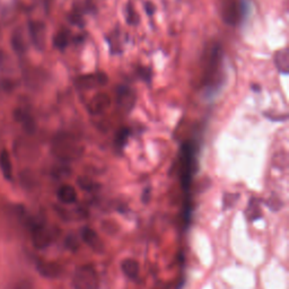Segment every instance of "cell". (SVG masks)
I'll list each match as a JSON object with an SVG mask.
<instances>
[{"label": "cell", "mask_w": 289, "mask_h": 289, "mask_svg": "<svg viewBox=\"0 0 289 289\" xmlns=\"http://www.w3.org/2000/svg\"><path fill=\"white\" fill-rule=\"evenodd\" d=\"M53 151L57 157L66 162L78 159L84 153V147L81 146L79 140L69 134H62L59 138L54 140Z\"/></svg>", "instance_id": "cell-1"}, {"label": "cell", "mask_w": 289, "mask_h": 289, "mask_svg": "<svg viewBox=\"0 0 289 289\" xmlns=\"http://www.w3.org/2000/svg\"><path fill=\"white\" fill-rule=\"evenodd\" d=\"M220 13L226 24L236 26L244 20L246 5L244 0H222Z\"/></svg>", "instance_id": "cell-2"}, {"label": "cell", "mask_w": 289, "mask_h": 289, "mask_svg": "<svg viewBox=\"0 0 289 289\" xmlns=\"http://www.w3.org/2000/svg\"><path fill=\"white\" fill-rule=\"evenodd\" d=\"M72 286L75 289H100L99 274L93 265L78 267L72 276Z\"/></svg>", "instance_id": "cell-3"}, {"label": "cell", "mask_w": 289, "mask_h": 289, "mask_svg": "<svg viewBox=\"0 0 289 289\" xmlns=\"http://www.w3.org/2000/svg\"><path fill=\"white\" fill-rule=\"evenodd\" d=\"M220 63H222V49L218 44H216L209 52V59L205 69L206 84L215 81V78H216V75H218L220 69Z\"/></svg>", "instance_id": "cell-4"}, {"label": "cell", "mask_w": 289, "mask_h": 289, "mask_svg": "<svg viewBox=\"0 0 289 289\" xmlns=\"http://www.w3.org/2000/svg\"><path fill=\"white\" fill-rule=\"evenodd\" d=\"M108 80H109V78H108L107 73L100 71V72L88 73V75L79 76L76 79L75 84L77 86V88L85 90V89L94 88V87L103 86L107 84Z\"/></svg>", "instance_id": "cell-5"}, {"label": "cell", "mask_w": 289, "mask_h": 289, "mask_svg": "<svg viewBox=\"0 0 289 289\" xmlns=\"http://www.w3.org/2000/svg\"><path fill=\"white\" fill-rule=\"evenodd\" d=\"M53 241V233L47 228L44 225L34 226L32 232V242L33 245L39 250H43L51 244Z\"/></svg>", "instance_id": "cell-6"}, {"label": "cell", "mask_w": 289, "mask_h": 289, "mask_svg": "<svg viewBox=\"0 0 289 289\" xmlns=\"http://www.w3.org/2000/svg\"><path fill=\"white\" fill-rule=\"evenodd\" d=\"M111 105V98L105 93L96 94L93 99L89 101L88 103V111L89 113L94 114H101L110 108Z\"/></svg>", "instance_id": "cell-7"}, {"label": "cell", "mask_w": 289, "mask_h": 289, "mask_svg": "<svg viewBox=\"0 0 289 289\" xmlns=\"http://www.w3.org/2000/svg\"><path fill=\"white\" fill-rule=\"evenodd\" d=\"M136 102V96L135 93L132 91L129 87L120 86L117 89V103L119 107L122 108L123 110H131L134 108Z\"/></svg>", "instance_id": "cell-8"}, {"label": "cell", "mask_w": 289, "mask_h": 289, "mask_svg": "<svg viewBox=\"0 0 289 289\" xmlns=\"http://www.w3.org/2000/svg\"><path fill=\"white\" fill-rule=\"evenodd\" d=\"M80 236L81 240L84 241L91 250H94L96 252H101L103 250L102 241H101L98 233H96L93 228L84 226L80 229Z\"/></svg>", "instance_id": "cell-9"}, {"label": "cell", "mask_w": 289, "mask_h": 289, "mask_svg": "<svg viewBox=\"0 0 289 289\" xmlns=\"http://www.w3.org/2000/svg\"><path fill=\"white\" fill-rule=\"evenodd\" d=\"M30 32L32 40L35 44V47L39 49H43L45 41V27L40 22H33L30 24Z\"/></svg>", "instance_id": "cell-10"}, {"label": "cell", "mask_w": 289, "mask_h": 289, "mask_svg": "<svg viewBox=\"0 0 289 289\" xmlns=\"http://www.w3.org/2000/svg\"><path fill=\"white\" fill-rule=\"evenodd\" d=\"M38 270L43 277L51 279L58 278L62 273V267L56 262H45V261H42V262L38 264Z\"/></svg>", "instance_id": "cell-11"}, {"label": "cell", "mask_w": 289, "mask_h": 289, "mask_svg": "<svg viewBox=\"0 0 289 289\" xmlns=\"http://www.w3.org/2000/svg\"><path fill=\"white\" fill-rule=\"evenodd\" d=\"M58 198L63 204L70 205L76 203L77 200V192L75 190V187L71 185L65 184L59 187L58 190Z\"/></svg>", "instance_id": "cell-12"}, {"label": "cell", "mask_w": 289, "mask_h": 289, "mask_svg": "<svg viewBox=\"0 0 289 289\" xmlns=\"http://www.w3.org/2000/svg\"><path fill=\"white\" fill-rule=\"evenodd\" d=\"M121 269L123 273L129 279H136L139 276V263L138 261H136L135 259H126L123 260V262L121 264Z\"/></svg>", "instance_id": "cell-13"}, {"label": "cell", "mask_w": 289, "mask_h": 289, "mask_svg": "<svg viewBox=\"0 0 289 289\" xmlns=\"http://www.w3.org/2000/svg\"><path fill=\"white\" fill-rule=\"evenodd\" d=\"M0 168L6 180H12L13 177V166H12V160L9 157V154L7 150H3L0 153Z\"/></svg>", "instance_id": "cell-14"}, {"label": "cell", "mask_w": 289, "mask_h": 289, "mask_svg": "<svg viewBox=\"0 0 289 289\" xmlns=\"http://www.w3.org/2000/svg\"><path fill=\"white\" fill-rule=\"evenodd\" d=\"M274 62H276L279 71L282 73H288V68H289L288 50L283 49L280 50V51H278L276 57H274Z\"/></svg>", "instance_id": "cell-15"}, {"label": "cell", "mask_w": 289, "mask_h": 289, "mask_svg": "<svg viewBox=\"0 0 289 289\" xmlns=\"http://www.w3.org/2000/svg\"><path fill=\"white\" fill-rule=\"evenodd\" d=\"M68 43H69V33H68V31L66 30L58 32L57 35L53 38L54 47L59 50L66 49Z\"/></svg>", "instance_id": "cell-16"}, {"label": "cell", "mask_w": 289, "mask_h": 289, "mask_svg": "<svg viewBox=\"0 0 289 289\" xmlns=\"http://www.w3.org/2000/svg\"><path fill=\"white\" fill-rule=\"evenodd\" d=\"M77 184L79 185L82 190L85 191H95L96 189H99V184L98 183H95L93 180H90L88 177H84V176H80L77 178Z\"/></svg>", "instance_id": "cell-17"}, {"label": "cell", "mask_w": 289, "mask_h": 289, "mask_svg": "<svg viewBox=\"0 0 289 289\" xmlns=\"http://www.w3.org/2000/svg\"><path fill=\"white\" fill-rule=\"evenodd\" d=\"M129 135H130V130L127 129V128H123V129H121L120 131L118 132L116 143L119 147H120V148H122V147L126 145L127 139H128V137H129Z\"/></svg>", "instance_id": "cell-18"}, {"label": "cell", "mask_w": 289, "mask_h": 289, "mask_svg": "<svg viewBox=\"0 0 289 289\" xmlns=\"http://www.w3.org/2000/svg\"><path fill=\"white\" fill-rule=\"evenodd\" d=\"M65 244H66V246L68 247V249H69L72 252L77 251L78 247H79V242H78L77 237L75 235H72V234H69V235L66 237Z\"/></svg>", "instance_id": "cell-19"}]
</instances>
